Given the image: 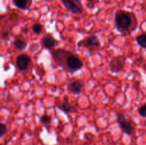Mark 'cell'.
Instances as JSON below:
<instances>
[{"instance_id": "cell-8", "label": "cell", "mask_w": 146, "mask_h": 145, "mask_svg": "<svg viewBox=\"0 0 146 145\" xmlns=\"http://www.w3.org/2000/svg\"><path fill=\"white\" fill-rule=\"evenodd\" d=\"M84 84L79 80H76L72 81L69 82L68 85V89L70 92H72L74 95H78L81 92V89H82Z\"/></svg>"}, {"instance_id": "cell-15", "label": "cell", "mask_w": 146, "mask_h": 145, "mask_svg": "<svg viewBox=\"0 0 146 145\" xmlns=\"http://www.w3.org/2000/svg\"><path fill=\"white\" fill-rule=\"evenodd\" d=\"M51 119L48 115H44L41 117V122L44 125H49L51 123Z\"/></svg>"}, {"instance_id": "cell-14", "label": "cell", "mask_w": 146, "mask_h": 145, "mask_svg": "<svg viewBox=\"0 0 146 145\" xmlns=\"http://www.w3.org/2000/svg\"><path fill=\"white\" fill-rule=\"evenodd\" d=\"M43 30V26L41 24H35L32 26V31L34 34H39Z\"/></svg>"}, {"instance_id": "cell-6", "label": "cell", "mask_w": 146, "mask_h": 145, "mask_svg": "<svg viewBox=\"0 0 146 145\" xmlns=\"http://www.w3.org/2000/svg\"><path fill=\"white\" fill-rule=\"evenodd\" d=\"M101 45L99 39L96 36H89L84 38L82 41H79L78 44V47H85L87 48H96Z\"/></svg>"}, {"instance_id": "cell-17", "label": "cell", "mask_w": 146, "mask_h": 145, "mask_svg": "<svg viewBox=\"0 0 146 145\" xmlns=\"http://www.w3.org/2000/svg\"><path fill=\"white\" fill-rule=\"evenodd\" d=\"M7 132V127L4 125V124L0 123V136H4V134Z\"/></svg>"}, {"instance_id": "cell-1", "label": "cell", "mask_w": 146, "mask_h": 145, "mask_svg": "<svg viewBox=\"0 0 146 145\" xmlns=\"http://www.w3.org/2000/svg\"><path fill=\"white\" fill-rule=\"evenodd\" d=\"M51 54L54 60L58 65L70 72H75L83 68L84 64L80 58L69 51L59 48L53 51Z\"/></svg>"}, {"instance_id": "cell-12", "label": "cell", "mask_w": 146, "mask_h": 145, "mask_svg": "<svg viewBox=\"0 0 146 145\" xmlns=\"http://www.w3.org/2000/svg\"><path fill=\"white\" fill-rule=\"evenodd\" d=\"M14 45L18 50L22 51V50L25 49L26 47L27 46V41L24 38H17L14 41Z\"/></svg>"}, {"instance_id": "cell-18", "label": "cell", "mask_w": 146, "mask_h": 145, "mask_svg": "<svg viewBox=\"0 0 146 145\" xmlns=\"http://www.w3.org/2000/svg\"><path fill=\"white\" fill-rule=\"evenodd\" d=\"M87 1H94V0H87Z\"/></svg>"}, {"instance_id": "cell-3", "label": "cell", "mask_w": 146, "mask_h": 145, "mask_svg": "<svg viewBox=\"0 0 146 145\" xmlns=\"http://www.w3.org/2000/svg\"><path fill=\"white\" fill-rule=\"evenodd\" d=\"M118 123L121 127L123 132L128 135L132 134L134 130V124L131 119H128L123 114L119 113L118 115Z\"/></svg>"}, {"instance_id": "cell-4", "label": "cell", "mask_w": 146, "mask_h": 145, "mask_svg": "<svg viewBox=\"0 0 146 145\" xmlns=\"http://www.w3.org/2000/svg\"><path fill=\"white\" fill-rule=\"evenodd\" d=\"M62 4L68 11L74 14H79L83 12V5L80 0H61Z\"/></svg>"}, {"instance_id": "cell-9", "label": "cell", "mask_w": 146, "mask_h": 145, "mask_svg": "<svg viewBox=\"0 0 146 145\" xmlns=\"http://www.w3.org/2000/svg\"><path fill=\"white\" fill-rule=\"evenodd\" d=\"M57 108H58L61 110L64 111L65 113L68 112H76V108L75 106L71 105L67 101H64V102H58L56 103Z\"/></svg>"}, {"instance_id": "cell-16", "label": "cell", "mask_w": 146, "mask_h": 145, "mask_svg": "<svg viewBox=\"0 0 146 145\" xmlns=\"http://www.w3.org/2000/svg\"><path fill=\"white\" fill-rule=\"evenodd\" d=\"M140 115L143 117H146V105H143L138 109Z\"/></svg>"}, {"instance_id": "cell-7", "label": "cell", "mask_w": 146, "mask_h": 145, "mask_svg": "<svg viewBox=\"0 0 146 145\" xmlns=\"http://www.w3.org/2000/svg\"><path fill=\"white\" fill-rule=\"evenodd\" d=\"M31 63V59L27 54H21L17 58L16 64L18 69L21 71H27Z\"/></svg>"}, {"instance_id": "cell-2", "label": "cell", "mask_w": 146, "mask_h": 145, "mask_svg": "<svg viewBox=\"0 0 146 145\" xmlns=\"http://www.w3.org/2000/svg\"><path fill=\"white\" fill-rule=\"evenodd\" d=\"M115 23L116 28L121 33H128L136 28L138 23L133 13L119 9L115 12Z\"/></svg>"}, {"instance_id": "cell-11", "label": "cell", "mask_w": 146, "mask_h": 145, "mask_svg": "<svg viewBox=\"0 0 146 145\" xmlns=\"http://www.w3.org/2000/svg\"><path fill=\"white\" fill-rule=\"evenodd\" d=\"M12 1L15 7L23 10L29 9L32 4V0H12Z\"/></svg>"}, {"instance_id": "cell-10", "label": "cell", "mask_w": 146, "mask_h": 145, "mask_svg": "<svg viewBox=\"0 0 146 145\" xmlns=\"http://www.w3.org/2000/svg\"><path fill=\"white\" fill-rule=\"evenodd\" d=\"M43 45L47 49H53L57 44V41L53 36L50 35L45 36L41 39Z\"/></svg>"}, {"instance_id": "cell-5", "label": "cell", "mask_w": 146, "mask_h": 145, "mask_svg": "<svg viewBox=\"0 0 146 145\" xmlns=\"http://www.w3.org/2000/svg\"><path fill=\"white\" fill-rule=\"evenodd\" d=\"M125 61H126V58L123 55H118V56L114 57L110 61L109 63V68L111 72L117 73L122 71L125 64Z\"/></svg>"}, {"instance_id": "cell-13", "label": "cell", "mask_w": 146, "mask_h": 145, "mask_svg": "<svg viewBox=\"0 0 146 145\" xmlns=\"http://www.w3.org/2000/svg\"><path fill=\"white\" fill-rule=\"evenodd\" d=\"M136 41L141 47L146 48V34H142L136 37Z\"/></svg>"}]
</instances>
